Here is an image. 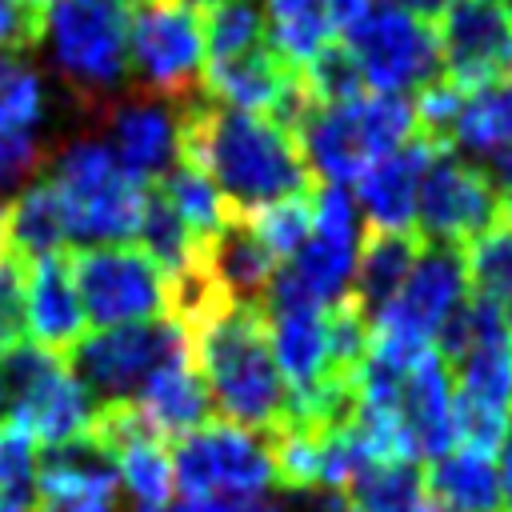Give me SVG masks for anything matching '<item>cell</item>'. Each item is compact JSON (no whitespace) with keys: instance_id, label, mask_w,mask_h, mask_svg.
Returning a JSON list of instances; mask_svg holds the SVG:
<instances>
[{"instance_id":"30bf717a","label":"cell","mask_w":512,"mask_h":512,"mask_svg":"<svg viewBox=\"0 0 512 512\" xmlns=\"http://www.w3.org/2000/svg\"><path fill=\"white\" fill-rule=\"evenodd\" d=\"M172 484L184 496H264L276 488V460L264 436L208 420L176 440Z\"/></svg>"},{"instance_id":"ab89813d","label":"cell","mask_w":512,"mask_h":512,"mask_svg":"<svg viewBox=\"0 0 512 512\" xmlns=\"http://www.w3.org/2000/svg\"><path fill=\"white\" fill-rule=\"evenodd\" d=\"M500 504H508V512H512V444L504 448V460H500Z\"/></svg>"},{"instance_id":"4316f807","label":"cell","mask_w":512,"mask_h":512,"mask_svg":"<svg viewBox=\"0 0 512 512\" xmlns=\"http://www.w3.org/2000/svg\"><path fill=\"white\" fill-rule=\"evenodd\" d=\"M156 192L168 200V208L180 216V224L188 228L192 240H212L232 220V208L224 204L216 184L204 172H196L192 164H172L156 180Z\"/></svg>"},{"instance_id":"7dc6e473","label":"cell","mask_w":512,"mask_h":512,"mask_svg":"<svg viewBox=\"0 0 512 512\" xmlns=\"http://www.w3.org/2000/svg\"><path fill=\"white\" fill-rule=\"evenodd\" d=\"M508 440H512V420H508Z\"/></svg>"},{"instance_id":"ee69618b","label":"cell","mask_w":512,"mask_h":512,"mask_svg":"<svg viewBox=\"0 0 512 512\" xmlns=\"http://www.w3.org/2000/svg\"><path fill=\"white\" fill-rule=\"evenodd\" d=\"M500 8H504V12H508V16H512V0H500Z\"/></svg>"},{"instance_id":"f546056e","label":"cell","mask_w":512,"mask_h":512,"mask_svg":"<svg viewBox=\"0 0 512 512\" xmlns=\"http://www.w3.org/2000/svg\"><path fill=\"white\" fill-rule=\"evenodd\" d=\"M312 192L308 196H288V200H276V204H264V208H252L244 216V224L276 256V264H284L308 240V232H312Z\"/></svg>"},{"instance_id":"d4e9b609","label":"cell","mask_w":512,"mask_h":512,"mask_svg":"<svg viewBox=\"0 0 512 512\" xmlns=\"http://www.w3.org/2000/svg\"><path fill=\"white\" fill-rule=\"evenodd\" d=\"M452 144L472 152L476 156L472 164H484L488 156L512 148V76L464 96L460 116L448 136V148Z\"/></svg>"},{"instance_id":"d6a6232c","label":"cell","mask_w":512,"mask_h":512,"mask_svg":"<svg viewBox=\"0 0 512 512\" xmlns=\"http://www.w3.org/2000/svg\"><path fill=\"white\" fill-rule=\"evenodd\" d=\"M24 280H28V260L4 248L0 252V352L24 340Z\"/></svg>"},{"instance_id":"7bdbcfd3","label":"cell","mask_w":512,"mask_h":512,"mask_svg":"<svg viewBox=\"0 0 512 512\" xmlns=\"http://www.w3.org/2000/svg\"><path fill=\"white\" fill-rule=\"evenodd\" d=\"M504 224H508V228H512V192H508V196H504Z\"/></svg>"},{"instance_id":"277c9868","label":"cell","mask_w":512,"mask_h":512,"mask_svg":"<svg viewBox=\"0 0 512 512\" xmlns=\"http://www.w3.org/2000/svg\"><path fill=\"white\" fill-rule=\"evenodd\" d=\"M416 136V112L408 96L364 92L344 104H316L296 132L300 156L324 184H356V176L380 156Z\"/></svg>"},{"instance_id":"5b68a950","label":"cell","mask_w":512,"mask_h":512,"mask_svg":"<svg viewBox=\"0 0 512 512\" xmlns=\"http://www.w3.org/2000/svg\"><path fill=\"white\" fill-rule=\"evenodd\" d=\"M52 72L88 116L120 92L128 72V8L96 0H52L44 12Z\"/></svg>"},{"instance_id":"f1b7e54d","label":"cell","mask_w":512,"mask_h":512,"mask_svg":"<svg viewBox=\"0 0 512 512\" xmlns=\"http://www.w3.org/2000/svg\"><path fill=\"white\" fill-rule=\"evenodd\" d=\"M208 60H232L264 48V12L256 0H224L200 16Z\"/></svg>"},{"instance_id":"cb8c5ba5","label":"cell","mask_w":512,"mask_h":512,"mask_svg":"<svg viewBox=\"0 0 512 512\" xmlns=\"http://www.w3.org/2000/svg\"><path fill=\"white\" fill-rule=\"evenodd\" d=\"M68 224H64V208L52 192L48 180H32L24 184L12 200H8V248L20 260H44V256H60L68 252Z\"/></svg>"},{"instance_id":"d6986e66","label":"cell","mask_w":512,"mask_h":512,"mask_svg":"<svg viewBox=\"0 0 512 512\" xmlns=\"http://www.w3.org/2000/svg\"><path fill=\"white\" fill-rule=\"evenodd\" d=\"M24 328L32 332L36 348H48L56 356H68V348L84 336V312H80V300H76L68 252L28 260Z\"/></svg>"},{"instance_id":"1f68e13d","label":"cell","mask_w":512,"mask_h":512,"mask_svg":"<svg viewBox=\"0 0 512 512\" xmlns=\"http://www.w3.org/2000/svg\"><path fill=\"white\" fill-rule=\"evenodd\" d=\"M36 476H40V444L20 428L0 424V508L32 512Z\"/></svg>"},{"instance_id":"bcb514c9","label":"cell","mask_w":512,"mask_h":512,"mask_svg":"<svg viewBox=\"0 0 512 512\" xmlns=\"http://www.w3.org/2000/svg\"><path fill=\"white\" fill-rule=\"evenodd\" d=\"M96 4H120L124 8V0H96Z\"/></svg>"},{"instance_id":"44dd1931","label":"cell","mask_w":512,"mask_h":512,"mask_svg":"<svg viewBox=\"0 0 512 512\" xmlns=\"http://www.w3.org/2000/svg\"><path fill=\"white\" fill-rule=\"evenodd\" d=\"M204 256H208V268H212L216 284L236 304H260L276 268H280L276 256L252 236V228L236 212L212 240H204Z\"/></svg>"},{"instance_id":"7a4b0ae2","label":"cell","mask_w":512,"mask_h":512,"mask_svg":"<svg viewBox=\"0 0 512 512\" xmlns=\"http://www.w3.org/2000/svg\"><path fill=\"white\" fill-rule=\"evenodd\" d=\"M188 336V352L224 424L272 440L288 424V388L276 368L268 324L260 304H228L200 320Z\"/></svg>"},{"instance_id":"d590c367","label":"cell","mask_w":512,"mask_h":512,"mask_svg":"<svg viewBox=\"0 0 512 512\" xmlns=\"http://www.w3.org/2000/svg\"><path fill=\"white\" fill-rule=\"evenodd\" d=\"M136 512H280L268 496H184L168 500L164 508H136Z\"/></svg>"},{"instance_id":"6da1fadb","label":"cell","mask_w":512,"mask_h":512,"mask_svg":"<svg viewBox=\"0 0 512 512\" xmlns=\"http://www.w3.org/2000/svg\"><path fill=\"white\" fill-rule=\"evenodd\" d=\"M176 160L204 172L236 216L288 196H308L316 184L296 136L264 116L224 108L204 92L176 112Z\"/></svg>"},{"instance_id":"83f0119b","label":"cell","mask_w":512,"mask_h":512,"mask_svg":"<svg viewBox=\"0 0 512 512\" xmlns=\"http://www.w3.org/2000/svg\"><path fill=\"white\" fill-rule=\"evenodd\" d=\"M460 260H464L468 296L500 308L512 304V228L504 224V216L488 232H480L472 244H464Z\"/></svg>"},{"instance_id":"ffe728a7","label":"cell","mask_w":512,"mask_h":512,"mask_svg":"<svg viewBox=\"0 0 512 512\" xmlns=\"http://www.w3.org/2000/svg\"><path fill=\"white\" fill-rule=\"evenodd\" d=\"M424 252V236L412 232H376L364 228L360 244H356V272H352V288H348V304L372 320L408 280L416 256Z\"/></svg>"},{"instance_id":"484cf974","label":"cell","mask_w":512,"mask_h":512,"mask_svg":"<svg viewBox=\"0 0 512 512\" xmlns=\"http://www.w3.org/2000/svg\"><path fill=\"white\" fill-rule=\"evenodd\" d=\"M344 500L352 512H436L416 460L376 464L360 472L356 484L344 492Z\"/></svg>"},{"instance_id":"3957f363","label":"cell","mask_w":512,"mask_h":512,"mask_svg":"<svg viewBox=\"0 0 512 512\" xmlns=\"http://www.w3.org/2000/svg\"><path fill=\"white\" fill-rule=\"evenodd\" d=\"M64 208L68 240H84L92 248L128 244L140 232L144 216V184L132 180L116 156L96 136H76L48 156L44 176Z\"/></svg>"},{"instance_id":"5bb4252c","label":"cell","mask_w":512,"mask_h":512,"mask_svg":"<svg viewBox=\"0 0 512 512\" xmlns=\"http://www.w3.org/2000/svg\"><path fill=\"white\" fill-rule=\"evenodd\" d=\"M440 68L464 88H488L512 76V16L500 0H452L436 28Z\"/></svg>"},{"instance_id":"9c48e42d","label":"cell","mask_w":512,"mask_h":512,"mask_svg":"<svg viewBox=\"0 0 512 512\" xmlns=\"http://www.w3.org/2000/svg\"><path fill=\"white\" fill-rule=\"evenodd\" d=\"M344 52L352 56L360 84L380 96H412L440 76L436 28L380 4L344 32Z\"/></svg>"},{"instance_id":"f35d334b","label":"cell","mask_w":512,"mask_h":512,"mask_svg":"<svg viewBox=\"0 0 512 512\" xmlns=\"http://www.w3.org/2000/svg\"><path fill=\"white\" fill-rule=\"evenodd\" d=\"M392 8H400L424 24H440V16L452 8V0H392Z\"/></svg>"},{"instance_id":"603a6c76","label":"cell","mask_w":512,"mask_h":512,"mask_svg":"<svg viewBox=\"0 0 512 512\" xmlns=\"http://www.w3.org/2000/svg\"><path fill=\"white\" fill-rule=\"evenodd\" d=\"M264 44L296 72H304L332 40L328 0H264Z\"/></svg>"},{"instance_id":"8992f818","label":"cell","mask_w":512,"mask_h":512,"mask_svg":"<svg viewBox=\"0 0 512 512\" xmlns=\"http://www.w3.org/2000/svg\"><path fill=\"white\" fill-rule=\"evenodd\" d=\"M0 404L4 424L28 432L40 448H56L88 432L96 412L68 360L28 340L0 352Z\"/></svg>"},{"instance_id":"ba28073f","label":"cell","mask_w":512,"mask_h":512,"mask_svg":"<svg viewBox=\"0 0 512 512\" xmlns=\"http://www.w3.org/2000/svg\"><path fill=\"white\" fill-rule=\"evenodd\" d=\"M188 348V336L172 320L96 328L68 348V368L92 396V404H124L140 384L176 352Z\"/></svg>"},{"instance_id":"7402d4cb","label":"cell","mask_w":512,"mask_h":512,"mask_svg":"<svg viewBox=\"0 0 512 512\" xmlns=\"http://www.w3.org/2000/svg\"><path fill=\"white\" fill-rule=\"evenodd\" d=\"M436 512H500V472L476 448H448L424 472Z\"/></svg>"},{"instance_id":"ac0fdd59","label":"cell","mask_w":512,"mask_h":512,"mask_svg":"<svg viewBox=\"0 0 512 512\" xmlns=\"http://www.w3.org/2000/svg\"><path fill=\"white\" fill-rule=\"evenodd\" d=\"M128 404L136 408V416L156 440H184L188 432L212 420V400L188 348L164 360Z\"/></svg>"},{"instance_id":"8d00e7d4","label":"cell","mask_w":512,"mask_h":512,"mask_svg":"<svg viewBox=\"0 0 512 512\" xmlns=\"http://www.w3.org/2000/svg\"><path fill=\"white\" fill-rule=\"evenodd\" d=\"M36 512H116V492H40Z\"/></svg>"},{"instance_id":"74e56055","label":"cell","mask_w":512,"mask_h":512,"mask_svg":"<svg viewBox=\"0 0 512 512\" xmlns=\"http://www.w3.org/2000/svg\"><path fill=\"white\" fill-rule=\"evenodd\" d=\"M376 4L372 0H328V16H332V28L336 32H348L356 20H364Z\"/></svg>"},{"instance_id":"4fadbf2b","label":"cell","mask_w":512,"mask_h":512,"mask_svg":"<svg viewBox=\"0 0 512 512\" xmlns=\"http://www.w3.org/2000/svg\"><path fill=\"white\" fill-rule=\"evenodd\" d=\"M176 112L180 104L152 96L144 88L116 92L92 112L100 128L96 140H104V148L132 180L152 188L176 164Z\"/></svg>"},{"instance_id":"e575fe53","label":"cell","mask_w":512,"mask_h":512,"mask_svg":"<svg viewBox=\"0 0 512 512\" xmlns=\"http://www.w3.org/2000/svg\"><path fill=\"white\" fill-rule=\"evenodd\" d=\"M36 168H44V148L32 132H16V136H0V192L28 180Z\"/></svg>"},{"instance_id":"b9f144b4","label":"cell","mask_w":512,"mask_h":512,"mask_svg":"<svg viewBox=\"0 0 512 512\" xmlns=\"http://www.w3.org/2000/svg\"><path fill=\"white\" fill-rule=\"evenodd\" d=\"M180 4H188V8H212V4H224V0H180Z\"/></svg>"},{"instance_id":"e0dca14e","label":"cell","mask_w":512,"mask_h":512,"mask_svg":"<svg viewBox=\"0 0 512 512\" xmlns=\"http://www.w3.org/2000/svg\"><path fill=\"white\" fill-rule=\"evenodd\" d=\"M260 312H264V324H268V344H272L276 368L284 376L288 400L308 396L324 380H348V376H336L332 372V356H328V308L288 304V308H260Z\"/></svg>"},{"instance_id":"8fae6325","label":"cell","mask_w":512,"mask_h":512,"mask_svg":"<svg viewBox=\"0 0 512 512\" xmlns=\"http://www.w3.org/2000/svg\"><path fill=\"white\" fill-rule=\"evenodd\" d=\"M84 320L96 328L148 324L164 316V276L136 244H104L68 252Z\"/></svg>"},{"instance_id":"f6af8a7d","label":"cell","mask_w":512,"mask_h":512,"mask_svg":"<svg viewBox=\"0 0 512 512\" xmlns=\"http://www.w3.org/2000/svg\"><path fill=\"white\" fill-rule=\"evenodd\" d=\"M504 316H508V328H512V304H508V308H504Z\"/></svg>"},{"instance_id":"9a60e30c","label":"cell","mask_w":512,"mask_h":512,"mask_svg":"<svg viewBox=\"0 0 512 512\" xmlns=\"http://www.w3.org/2000/svg\"><path fill=\"white\" fill-rule=\"evenodd\" d=\"M444 152L424 136H412L396 152L380 156L356 176V208L368 216V228L376 232H412L416 228V188L428 168V160Z\"/></svg>"},{"instance_id":"836d02e7","label":"cell","mask_w":512,"mask_h":512,"mask_svg":"<svg viewBox=\"0 0 512 512\" xmlns=\"http://www.w3.org/2000/svg\"><path fill=\"white\" fill-rule=\"evenodd\" d=\"M48 4L36 0H0V56H20L44 40Z\"/></svg>"},{"instance_id":"7c38bea8","label":"cell","mask_w":512,"mask_h":512,"mask_svg":"<svg viewBox=\"0 0 512 512\" xmlns=\"http://www.w3.org/2000/svg\"><path fill=\"white\" fill-rule=\"evenodd\" d=\"M504 216V196L480 164L436 152L416 188V232L428 244L464 248Z\"/></svg>"},{"instance_id":"c3c4849f","label":"cell","mask_w":512,"mask_h":512,"mask_svg":"<svg viewBox=\"0 0 512 512\" xmlns=\"http://www.w3.org/2000/svg\"><path fill=\"white\" fill-rule=\"evenodd\" d=\"M348 512H352V508H348Z\"/></svg>"},{"instance_id":"2e32d148","label":"cell","mask_w":512,"mask_h":512,"mask_svg":"<svg viewBox=\"0 0 512 512\" xmlns=\"http://www.w3.org/2000/svg\"><path fill=\"white\" fill-rule=\"evenodd\" d=\"M396 420L408 436L412 456H444L456 448V420H452V372L432 352H424L396 388Z\"/></svg>"},{"instance_id":"4dcf8cb0","label":"cell","mask_w":512,"mask_h":512,"mask_svg":"<svg viewBox=\"0 0 512 512\" xmlns=\"http://www.w3.org/2000/svg\"><path fill=\"white\" fill-rule=\"evenodd\" d=\"M44 120V80L20 56H0V136L32 132Z\"/></svg>"},{"instance_id":"60d3db41","label":"cell","mask_w":512,"mask_h":512,"mask_svg":"<svg viewBox=\"0 0 512 512\" xmlns=\"http://www.w3.org/2000/svg\"><path fill=\"white\" fill-rule=\"evenodd\" d=\"M8 248V196H0V252Z\"/></svg>"},{"instance_id":"52a82bcc","label":"cell","mask_w":512,"mask_h":512,"mask_svg":"<svg viewBox=\"0 0 512 512\" xmlns=\"http://www.w3.org/2000/svg\"><path fill=\"white\" fill-rule=\"evenodd\" d=\"M128 72L140 88L172 104L200 96L204 28L200 12L180 0H132L128 8Z\"/></svg>"}]
</instances>
